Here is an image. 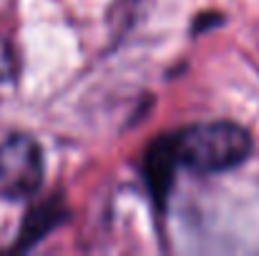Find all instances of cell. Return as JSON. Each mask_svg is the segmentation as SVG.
Here are the masks:
<instances>
[{
  "mask_svg": "<svg viewBox=\"0 0 259 256\" xmlns=\"http://www.w3.org/2000/svg\"><path fill=\"white\" fill-rule=\"evenodd\" d=\"M176 164L196 173H222L237 169L252 153V136L232 121L194 123L171 133Z\"/></svg>",
  "mask_w": 259,
  "mask_h": 256,
  "instance_id": "6da1fadb",
  "label": "cell"
},
{
  "mask_svg": "<svg viewBox=\"0 0 259 256\" xmlns=\"http://www.w3.org/2000/svg\"><path fill=\"white\" fill-rule=\"evenodd\" d=\"M43 183V151L30 136L15 133L0 146V196L28 198Z\"/></svg>",
  "mask_w": 259,
  "mask_h": 256,
  "instance_id": "7a4b0ae2",
  "label": "cell"
},
{
  "mask_svg": "<svg viewBox=\"0 0 259 256\" xmlns=\"http://www.w3.org/2000/svg\"><path fill=\"white\" fill-rule=\"evenodd\" d=\"M176 156L171 146V133H164L161 138L151 141L144 156V176L149 183V191L159 206L166 203V196L171 191L174 171H176Z\"/></svg>",
  "mask_w": 259,
  "mask_h": 256,
  "instance_id": "3957f363",
  "label": "cell"
},
{
  "mask_svg": "<svg viewBox=\"0 0 259 256\" xmlns=\"http://www.w3.org/2000/svg\"><path fill=\"white\" fill-rule=\"evenodd\" d=\"M68 216V209L63 206L61 198H48L43 203H38L35 209L28 211L23 226H20V236L15 244V251H28L33 249L38 241L46 239V234H51L56 226H61Z\"/></svg>",
  "mask_w": 259,
  "mask_h": 256,
  "instance_id": "277c9868",
  "label": "cell"
},
{
  "mask_svg": "<svg viewBox=\"0 0 259 256\" xmlns=\"http://www.w3.org/2000/svg\"><path fill=\"white\" fill-rule=\"evenodd\" d=\"M13 71H15V58H13V50L10 45L0 38V83L10 81L13 78Z\"/></svg>",
  "mask_w": 259,
  "mask_h": 256,
  "instance_id": "5b68a950",
  "label": "cell"
},
{
  "mask_svg": "<svg viewBox=\"0 0 259 256\" xmlns=\"http://www.w3.org/2000/svg\"><path fill=\"white\" fill-rule=\"evenodd\" d=\"M219 23H224L222 13H201V15H199V20L191 25V33H204L206 28H211V25H219Z\"/></svg>",
  "mask_w": 259,
  "mask_h": 256,
  "instance_id": "8992f818",
  "label": "cell"
}]
</instances>
